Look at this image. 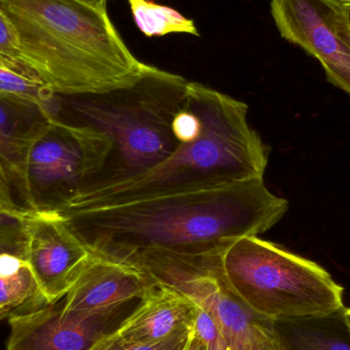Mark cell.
<instances>
[{"label":"cell","mask_w":350,"mask_h":350,"mask_svg":"<svg viewBox=\"0 0 350 350\" xmlns=\"http://www.w3.org/2000/svg\"><path fill=\"white\" fill-rule=\"evenodd\" d=\"M288 208L254 178L59 215L92 254L133 265L148 252L221 254L239 239L271 230Z\"/></svg>","instance_id":"cell-1"},{"label":"cell","mask_w":350,"mask_h":350,"mask_svg":"<svg viewBox=\"0 0 350 350\" xmlns=\"http://www.w3.org/2000/svg\"><path fill=\"white\" fill-rule=\"evenodd\" d=\"M21 59L57 96L103 94L137 82L147 69L108 12L76 0H0Z\"/></svg>","instance_id":"cell-2"},{"label":"cell","mask_w":350,"mask_h":350,"mask_svg":"<svg viewBox=\"0 0 350 350\" xmlns=\"http://www.w3.org/2000/svg\"><path fill=\"white\" fill-rule=\"evenodd\" d=\"M189 106L201 133L181 143L159 165L116 187L78 196L55 213L109 207L263 178L269 149L248 122V106L198 82L187 84Z\"/></svg>","instance_id":"cell-3"},{"label":"cell","mask_w":350,"mask_h":350,"mask_svg":"<svg viewBox=\"0 0 350 350\" xmlns=\"http://www.w3.org/2000/svg\"><path fill=\"white\" fill-rule=\"evenodd\" d=\"M187 84L181 76L148 65L142 77L126 88L59 96L76 118L72 123L96 129L112 144L102 170L76 197L137 178L174 153L180 145L174 121L187 107Z\"/></svg>","instance_id":"cell-4"},{"label":"cell","mask_w":350,"mask_h":350,"mask_svg":"<svg viewBox=\"0 0 350 350\" xmlns=\"http://www.w3.org/2000/svg\"><path fill=\"white\" fill-rule=\"evenodd\" d=\"M220 261L232 291L273 322L326 316L345 308V290L326 269L258 236L239 239Z\"/></svg>","instance_id":"cell-5"},{"label":"cell","mask_w":350,"mask_h":350,"mask_svg":"<svg viewBox=\"0 0 350 350\" xmlns=\"http://www.w3.org/2000/svg\"><path fill=\"white\" fill-rule=\"evenodd\" d=\"M221 254L187 257L148 252L133 265L156 284L178 290L207 310L232 349L283 350L275 322L253 312L228 286Z\"/></svg>","instance_id":"cell-6"},{"label":"cell","mask_w":350,"mask_h":350,"mask_svg":"<svg viewBox=\"0 0 350 350\" xmlns=\"http://www.w3.org/2000/svg\"><path fill=\"white\" fill-rule=\"evenodd\" d=\"M111 147L110 139L96 129L53 117L27 159L24 208L61 209L102 170Z\"/></svg>","instance_id":"cell-7"},{"label":"cell","mask_w":350,"mask_h":350,"mask_svg":"<svg viewBox=\"0 0 350 350\" xmlns=\"http://www.w3.org/2000/svg\"><path fill=\"white\" fill-rule=\"evenodd\" d=\"M280 35L324 68L329 82L350 96V14L327 0H271Z\"/></svg>","instance_id":"cell-8"},{"label":"cell","mask_w":350,"mask_h":350,"mask_svg":"<svg viewBox=\"0 0 350 350\" xmlns=\"http://www.w3.org/2000/svg\"><path fill=\"white\" fill-rule=\"evenodd\" d=\"M92 253L55 212L31 211L25 259L47 304H57L75 285Z\"/></svg>","instance_id":"cell-9"},{"label":"cell","mask_w":350,"mask_h":350,"mask_svg":"<svg viewBox=\"0 0 350 350\" xmlns=\"http://www.w3.org/2000/svg\"><path fill=\"white\" fill-rule=\"evenodd\" d=\"M155 282L139 267L92 254L75 285L62 300L74 318L112 317L133 300H141Z\"/></svg>","instance_id":"cell-10"},{"label":"cell","mask_w":350,"mask_h":350,"mask_svg":"<svg viewBox=\"0 0 350 350\" xmlns=\"http://www.w3.org/2000/svg\"><path fill=\"white\" fill-rule=\"evenodd\" d=\"M110 318H74L64 314L62 300L45 304L8 318L5 350H90Z\"/></svg>","instance_id":"cell-11"},{"label":"cell","mask_w":350,"mask_h":350,"mask_svg":"<svg viewBox=\"0 0 350 350\" xmlns=\"http://www.w3.org/2000/svg\"><path fill=\"white\" fill-rule=\"evenodd\" d=\"M197 304L178 290L156 284L135 310L105 337L125 345H155L189 332Z\"/></svg>","instance_id":"cell-12"},{"label":"cell","mask_w":350,"mask_h":350,"mask_svg":"<svg viewBox=\"0 0 350 350\" xmlns=\"http://www.w3.org/2000/svg\"><path fill=\"white\" fill-rule=\"evenodd\" d=\"M55 116L45 107L0 96V174L21 201L31 148Z\"/></svg>","instance_id":"cell-13"},{"label":"cell","mask_w":350,"mask_h":350,"mask_svg":"<svg viewBox=\"0 0 350 350\" xmlns=\"http://www.w3.org/2000/svg\"><path fill=\"white\" fill-rule=\"evenodd\" d=\"M345 308L310 318L275 321L283 350H350Z\"/></svg>","instance_id":"cell-14"},{"label":"cell","mask_w":350,"mask_h":350,"mask_svg":"<svg viewBox=\"0 0 350 350\" xmlns=\"http://www.w3.org/2000/svg\"><path fill=\"white\" fill-rule=\"evenodd\" d=\"M49 304L26 259L0 255V321Z\"/></svg>","instance_id":"cell-15"},{"label":"cell","mask_w":350,"mask_h":350,"mask_svg":"<svg viewBox=\"0 0 350 350\" xmlns=\"http://www.w3.org/2000/svg\"><path fill=\"white\" fill-rule=\"evenodd\" d=\"M0 96L45 107L57 115L61 110L59 96L51 92L24 62L1 55Z\"/></svg>","instance_id":"cell-16"},{"label":"cell","mask_w":350,"mask_h":350,"mask_svg":"<svg viewBox=\"0 0 350 350\" xmlns=\"http://www.w3.org/2000/svg\"><path fill=\"white\" fill-rule=\"evenodd\" d=\"M129 4L135 25L145 36L189 34L200 37L195 22L170 6L153 0H129Z\"/></svg>","instance_id":"cell-17"},{"label":"cell","mask_w":350,"mask_h":350,"mask_svg":"<svg viewBox=\"0 0 350 350\" xmlns=\"http://www.w3.org/2000/svg\"><path fill=\"white\" fill-rule=\"evenodd\" d=\"M31 210L0 211V255L12 254L25 258Z\"/></svg>","instance_id":"cell-18"},{"label":"cell","mask_w":350,"mask_h":350,"mask_svg":"<svg viewBox=\"0 0 350 350\" xmlns=\"http://www.w3.org/2000/svg\"><path fill=\"white\" fill-rule=\"evenodd\" d=\"M191 330L205 350H232L215 319L198 304Z\"/></svg>","instance_id":"cell-19"},{"label":"cell","mask_w":350,"mask_h":350,"mask_svg":"<svg viewBox=\"0 0 350 350\" xmlns=\"http://www.w3.org/2000/svg\"><path fill=\"white\" fill-rule=\"evenodd\" d=\"M189 332L176 335L167 340L161 341L155 345H125V343L109 340L105 335H103L90 350H178L187 339Z\"/></svg>","instance_id":"cell-20"},{"label":"cell","mask_w":350,"mask_h":350,"mask_svg":"<svg viewBox=\"0 0 350 350\" xmlns=\"http://www.w3.org/2000/svg\"><path fill=\"white\" fill-rule=\"evenodd\" d=\"M202 124L197 113L189 106L176 115L174 121V133L179 143H189L199 137Z\"/></svg>","instance_id":"cell-21"},{"label":"cell","mask_w":350,"mask_h":350,"mask_svg":"<svg viewBox=\"0 0 350 350\" xmlns=\"http://www.w3.org/2000/svg\"><path fill=\"white\" fill-rule=\"evenodd\" d=\"M0 55L21 59L18 34L1 8H0Z\"/></svg>","instance_id":"cell-22"},{"label":"cell","mask_w":350,"mask_h":350,"mask_svg":"<svg viewBox=\"0 0 350 350\" xmlns=\"http://www.w3.org/2000/svg\"><path fill=\"white\" fill-rule=\"evenodd\" d=\"M14 189L5 177L0 174V211L16 212L26 209L14 200Z\"/></svg>","instance_id":"cell-23"},{"label":"cell","mask_w":350,"mask_h":350,"mask_svg":"<svg viewBox=\"0 0 350 350\" xmlns=\"http://www.w3.org/2000/svg\"><path fill=\"white\" fill-rule=\"evenodd\" d=\"M178 350H205L204 345H202L201 341L199 340L193 330H189V335H187V339L185 342L181 345Z\"/></svg>","instance_id":"cell-24"},{"label":"cell","mask_w":350,"mask_h":350,"mask_svg":"<svg viewBox=\"0 0 350 350\" xmlns=\"http://www.w3.org/2000/svg\"><path fill=\"white\" fill-rule=\"evenodd\" d=\"M76 1L81 2L86 4L98 12H108L107 6H108V0H76Z\"/></svg>","instance_id":"cell-25"},{"label":"cell","mask_w":350,"mask_h":350,"mask_svg":"<svg viewBox=\"0 0 350 350\" xmlns=\"http://www.w3.org/2000/svg\"><path fill=\"white\" fill-rule=\"evenodd\" d=\"M327 1L350 14V0H327Z\"/></svg>","instance_id":"cell-26"},{"label":"cell","mask_w":350,"mask_h":350,"mask_svg":"<svg viewBox=\"0 0 350 350\" xmlns=\"http://www.w3.org/2000/svg\"><path fill=\"white\" fill-rule=\"evenodd\" d=\"M345 319H347V324H349V327L350 329V308H345Z\"/></svg>","instance_id":"cell-27"},{"label":"cell","mask_w":350,"mask_h":350,"mask_svg":"<svg viewBox=\"0 0 350 350\" xmlns=\"http://www.w3.org/2000/svg\"><path fill=\"white\" fill-rule=\"evenodd\" d=\"M232 350H234V349H232Z\"/></svg>","instance_id":"cell-28"}]
</instances>
